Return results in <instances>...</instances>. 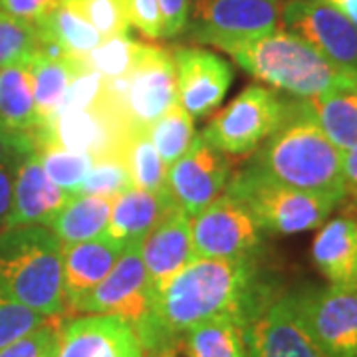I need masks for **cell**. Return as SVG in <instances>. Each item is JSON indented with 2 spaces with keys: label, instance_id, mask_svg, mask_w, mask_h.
Wrapping results in <instances>:
<instances>
[{
  "label": "cell",
  "instance_id": "obj_1",
  "mask_svg": "<svg viewBox=\"0 0 357 357\" xmlns=\"http://www.w3.org/2000/svg\"><path fill=\"white\" fill-rule=\"evenodd\" d=\"M276 290L260 266V258L195 256L153 296L157 356L177 349L178 337L206 319L230 316L246 326Z\"/></svg>",
  "mask_w": 357,
  "mask_h": 357
},
{
  "label": "cell",
  "instance_id": "obj_2",
  "mask_svg": "<svg viewBox=\"0 0 357 357\" xmlns=\"http://www.w3.org/2000/svg\"><path fill=\"white\" fill-rule=\"evenodd\" d=\"M248 163L282 185L345 201L342 151L321 131L304 100H292L284 121Z\"/></svg>",
  "mask_w": 357,
  "mask_h": 357
},
{
  "label": "cell",
  "instance_id": "obj_3",
  "mask_svg": "<svg viewBox=\"0 0 357 357\" xmlns=\"http://www.w3.org/2000/svg\"><path fill=\"white\" fill-rule=\"evenodd\" d=\"M222 52L248 76L296 100L357 89V70L328 60L282 26L266 36L234 44Z\"/></svg>",
  "mask_w": 357,
  "mask_h": 357
},
{
  "label": "cell",
  "instance_id": "obj_4",
  "mask_svg": "<svg viewBox=\"0 0 357 357\" xmlns=\"http://www.w3.org/2000/svg\"><path fill=\"white\" fill-rule=\"evenodd\" d=\"M0 292L44 318L68 314L62 286V244L50 227L0 230Z\"/></svg>",
  "mask_w": 357,
  "mask_h": 357
},
{
  "label": "cell",
  "instance_id": "obj_5",
  "mask_svg": "<svg viewBox=\"0 0 357 357\" xmlns=\"http://www.w3.org/2000/svg\"><path fill=\"white\" fill-rule=\"evenodd\" d=\"M225 192L243 204L264 234L274 236H292L319 229L342 204L333 197L282 185L248 161L238 171H232Z\"/></svg>",
  "mask_w": 357,
  "mask_h": 357
},
{
  "label": "cell",
  "instance_id": "obj_6",
  "mask_svg": "<svg viewBox=\"0 0 357 357\" xmlns=\"http://www.w3.org/2000/svg\"><path fill=\"white\" fill-rule=\"evenodd\" d=\"M103 98L129 129H149L177 103V72L171 50L141 44L139 56L126 76L105 79Z\"/></svg>",
  "mask_w": 357,
  "mask_h": 357
},
{
  "label": "cell",
  "instance_id": "obj_7",
  "mask_svg": "<svg viewBox=\"0 0 357 357\" xmlns=\"http://www.w3.org/2000/svg\"><path fill=\"white\" fill-rule=\"evenodd\" d=\"M74 312L121 318L137 333L145 356H157L153 288L141 260L139 244H129L123 248L109 274L77 304Z\"/></svg>",
  "mask_w": 357,
  "mask_h": 357
},
{
  "label": "cell",
  "instance_id": "obj_8",
  "mask_svg": "<svg viewBox=\"0 0 357 357\" xmlns=\"http://www.w3.org/2000/svg\"><path fill=\"white\" fill-rule=\"evenodd\" d=\"M292 100L264 84H250L201 131L203 139L227 157H250L278 129Z\"/></svg>",
  "mask_w": 357,
  "mask_h": 357
},
{
  "label": "cell",
  "instance_id": "obj_9",
  "mask_svg": "<svg viewBox=\"0 0 357 357\" xmlns=\"http://www.w3.org/2000/svg\"><path fill=\"white\" fill-rule=\"evenodd\" d=\"M284 0H191L183 36L218 52L280 28Z\"/></svg>",
  "mask_w": 357,
  "mask_h": 357
},
{
  "label": "cell",
  "instance_id": "obj_10",
  "mask_svg": "<svg viewBox=\"0 0 357 357\" xmlns=\"http://www.w3.org/2000/svg\"><path fill=\"white\" fill-rule=\"evenodd\" d=\"M312 340L328 357H357V288L310 286L290 292Z\"/></svg>",
  "mask_w": 357,
  "mask_h": 357
},
{
  "label": "cell",
  "instance_id": "obj_11",
  "mask_svg": "<svg viewBox=\"0 0 357 357\" xmlns=\"http://www.w3.org/2000/svg\"><path fill=\"white\" fill-rule=\"evenodd\" d=\"M131 131L102 96L96 103L77 109H62L48 123L30 131L34 141L58 143L70 151L89 155L93 161L119 153L121 143Z\"/></svg>",
  "mask_w": 357,
  "mask_h": 357
},
{
  "label": "cell",
  "instance_id": "obj_12",
  "mask_svg": "<svg viewBox=\"0 0 357 357\" xmlns=\"http://www.w3.org/2000/svg\"><path fill=\"white\" fill-rule=\"evenodd\" d=\"M192 252L203 258H260L264 232L243 204L227 192L191 218Z\"/></svg>",
  "mask_w": 357,
  "mask_h": 357
},
{
  "label": "cell",
  "instance_id": "obj_13",
  "mask_svg": "<svg viewBox=\"0 0 357 357\" xmlns=\"http://www.w3.org/2000/svg\"><path fill=\"white\" fill-rule=\"evenodd\" d=\"M246 357H328L304 328L290 292L268 298L244 326Z\"/></svg>",
  "mask_w": 357,
  "mask_h": 357
},
{
  "label": "cell",
  "instance_id": "obj_14",
  "mask_svg": "<svg viewBox=\"0 0 357 357\" xmlns=\"http://www.w3.org/2000/svg\"><path fill=\"white\" fill-rule=\"evenodd\" d=\"M230 175L232 161L197 133L187 153L167 169V189L192 218L225 192Z\"/></svg>",
  "mask_w": 357,
  "mask_h": 357
},
{
  "label": "cell",
  "instance_id": "obj_15",
  "mask_svg": "<svg viewBox=\"0 0 357 357\" xmlns=\"http://www.w3.org/2000/svg\"><path fill=\"white\" fill-rule=\"evenodd\" d=\"M280 26L335 64L357 70V28L319 0H284Z\"/></svg>",
  "mask_w": 357,
  "mask_h": 357
},
{
  "label": "cell",
  "instance_id": "obj_16",
  "mask_svg": "<svg viewBox=\"0 0 357 357\" xmlns=\"http://www.w3.org/2000/svg\"><path fill=\"white\" fill-rule=\"evenodd\" d=\"M171 56L177 72V103L192 119L217 112L229 93L234 70L220 54L203 46H175Z\"/></svg>",
  "mask_w": 357,
  "mask_h": 357
},
{
  "label": "cell",
  "instance_id": "obj_17",
  "mask_svg": "<svg viewBox=\"0 0 357 357\" xmlns=\"http://www.w3.org/2000/svg\"><path fill=\"white\" fill-rule=\"evenodd\" d=\"M58 357H147L128 321L109 314L64 318L58 337Z\"/></svg>",
  "mask_w": 357,
  "mask_h": 357
},
{
  "label": "cell",
  "instance_id": "obj_18",
  "mask_svg": "<svg viewBox=\"0 0 357 357\" xmlns=\"http://www.w3.org/2000/svg\"><path fill=\"white\" fill-rule=\"evenodd\" d=\"M139 252L155 296L195 258L191 217L177 204L171 206L141 241Z\"/></svg>",
  "mask_w": 357,
  "mask_h": 357
},
{
  "label": "cell",
  "instance_id": "obj_19",
  "mask_svg": "<svg viewBox=\"0 0 357 357\" xmlns=\"http://www.w3.org/2000/svg\"><path fill=\"white\" fill-rule=\"evenodd\" d=\"M72 199L70 192L54 185L50 177L40 165L38 155L28 149L16 167L13 185V206L6 229L26 227V225H42L50 227L52 220Z\"/></svg>",
  "mask_w": 357,
  "mask_h": 357
},
{
  "label": "cell",
  "instance_id": "obj_20",
  "mask_svg": "<svg viewBox=\"0 0 357 357\" xmlns=\"http://www.w3.org/2000/svg\"><path fill=\"white\" fill-rule=\"evenodd\" d=\"M123 248L107 236L62 246V286L68 310L76 306L109 274Z\"/></svg>",
  "mask_w": 357,
  "mask_h": 357
},
{
  "label": "cell",
  "instance_id": "obj_21",
  "mask_svg": "<svg viewBox=\"0 0 357 357\" xmlns=\"http://www.w3.org/2000/svg\"><path fill=\"white\" fill-rule=\"evenodd\" d=\"M171 206H175V201L169 189L159 192L135 187L126 189L114 199L103 236L119 244L121 248H128L129 244H141L147 232Z\"/></svg>",
  "mask_w": 357,
  "mask_h": 357
},
{
  "label": "cell",
  "instance_id": "obj_22",
  "mask_svg": "<svg viewBox=\"0 0 357 357\" xmlns=\"http://www.w3.org/2000/svg\"><path fill=\"white\" fill-rule=\"evenodd\" d=\"M310 255L328 284L357 288V218H328L314 236Z\"/></svg>",
  "mask_w": 357,
  "mask_h": 357
},
{
  "label": "cell",
  "instance_id": "obj_23",
  "mask_svg": "<svg viewBox=\"0 0 357 357\" xmlns=\"http://www.w3.org/2000/svg\"><path fill=\"white\" fill-rule=\"evenodd\" d=\"M34 30L38 50L54 58L84 60L103 40L102 34L64 0L42 16L34 24Z\"/></svg>",
  "mask_w": 357,
  "mask_h": 357
},
{
  "label": "cell",
  "instance_id": "obj_24",
  "mask_svg": "<svg viewBox=\"0 0 357 357\" xmlns=\"http://www.w3.org/2000/svg\"><path fill=\"white\" fill-rule=\"evenodd\" d=\"M30 68L34 79V103H36V119H38L36 128H40L48 123L60 109L70 84L84 68V60L54 58L36 48L30 56Z\"/></svg>",
  "mask_w": 357,
  "mask_h": 357
},
{
  "label": "cell",
  "instance_id": "obj_25",
  "mask_svg": "<svg viewBox=\"0 0 357 357\" xmlns=\"http://www.w3.org/2000/svg\"><path fill=\"white\" fill-rule=\"evenodd\" d=\"M115 197L72 195V199L52 220L50 229L62 246L98 238L105 232Z\"/></svg>",
  "mask_w": 357,
  "mask_h": 357
},
{
  "label": "cell",
  "instance_id": "obj_26",
  "mask_svg": "<svg viewBox=\"0 0 357 357\" xmlns=\"http://www.w3.org/2000/svg\"><path fill=\"white\" fill-rule=\"evenodd\" d=\"M30 56L0 68V119L18 131H32L38 126Z\"/></svg>",
  "mask_w": 357,
  "mask_h": 357
},
{
  "label": "cell",
  "instance_id": "obj_27",
  "mask_svg": "<svg viewBox=\"0 0 357 357\" xmlns=\"http://www.w3.org/2000/svg\"><path fill=\"white\" fill-rule=\"evenodd\" d=\"M185 357H246L244 324L230 316L206 319L178 337Z\"/></svg>",
  "mask_w": 357,
  "mask_h": 357
},
{
  "label": "cell",
  "instance_id": "obj_28",
  "mask_svg": "<svg viewBox=\"0 0 357 357\" xmlns=\"http://www.w3.org/2000/svg\"><path fill=\"white\" fill-rule=\"evenodd\" d=\"M321 131L340 151L357 145V89L304 100Z\"/></svg>",
  "mask_w": 357,
  "mask_h": 357
},
{
  "label": "cell",
  "instance_id": "obj_29",
  "mask_svg": "<svg viewBox=\"0 0 357 357\" xmlns=\"http://www.w3.org/2000/svg\"><path fill=\"white\" fill-rule=\"evenodd\" d=\"M117 157L123 161L131 185L143 191H165L167 167L151 143L147 129H131Z\"/></svg>",
  "mask_w": 357,
  "mask_h": 357
},
{
  "label": "cell",
  "instance_id": "obj_30",
  "mask_svg": "<svg viewBox=\"0 0 357 357\" xmlns=\"http://www.w3.org/2000/svg\"><path fill=\"white\" fill-rule=\"evenodd\" d=\"M147 131L167 169L187 153V149L191 147L192 139L197 135L195 119L178 103L169 107Z\"/></svg>",
  "mask_w": 357,
  "mask_h": 357
},
{
  "label": "cell",
  "instance_id": "obj_31",
  "mask_svg": "<svg viewBox=\"0 0 357 357\" xmlns=\"http://www.w3.org/2000/svg\"><path fill=\"white\" fill-rule=\"evenodd\" d=\"M34 153L38 155L40 165L52 183L70 195H77L89 167L93 163L89 155L70 151L50 141H34Z\"/></svg>",
  "mask_w": 357,
  "mask_h": 357
},
{
  "label": "cell",
  "instance_id": "obj_32",
  "mask_svg": "<svg viewBox=\"0 0 357 357\" xmlns=\"http://www.w3.org/2000/svg\"><path fill=\"white\" fill-rule=\"evenodd\" d=\"M139 40L129 34H117L103 38L93 50L84 58V64L89 70L98 72L103 79H115L128 74L133 68L141 50Z\"/></svg>",
  "mask_w": 357,
  "mask_h": 357
},
{
  "label": "cell",
  "instance_id": "obj_33",
  "mask_svg": "<svg viewBox=\"0 0 357 357\" xmlns=\"http://www.w3.org/2000/svg\"><path fill=\"white\" fill-rule=\"evenodd\" d=\"M64 2L74 6L102 34V38L129 34L131 30L123 8V0H64Z\"/></svg>",
  "mask_w": 357,
  "mask_h": 357
},
{
  "label": "cell",
  "instance_id": "obj_34",
  "mask_svg": "<svg viewBox=\"0 0 357 357\" xmlns=\"http://www.w3.org/2000/svg\"><path fill=\"white\" fill-rule=\"evenodd\" d=\"M131 187L133 185H131V178H129L123 161L117 155H112V157L96 159L91 163L77 195H109V197H117L119 192L131 189Z\"/></svg>",
  "mask_w": 357,
  "mask_h": 357
},
{
  "label": "cell",
  "instance_id": "obj_35",
  "mask_svg": "<svg viewBox=\"0 0 357 357\" xmlns=\"http://www.w3.org/2000/svg\"><path fill=\"white\" fill-rule=\"evenodd\" d=\"M38 48L34 26L20 22L0 10V68L20 60Z\"/></svg>",
  "mask_w": 357,
  "mask_h": 357
},
{
  "label": "cell",
  "instance_id": "obj_36",
  "mask_svg": "<svg viewBox=\"0 0 357 357\" xmlns=\"http://www.w3.org/2000/svg\"><path fill=\"white\" fill-rule=\"evenodd\" d=\"M68 316L48 318L32 332L20 335L4 347H0V357H44V354L58 342L62 319Z\"/></svg>",
  "mask_w": 357,
  "mask_h": 357
},
{
  "label": "cell",
  "instance_id": "obj_37",
  "mask_svg": "<svg viewBox=\"0 0 357 357\" xmlns=\"http://www.w3.org/2000/svg\"><path fill=\"white\" fill-rule=\"evenodd\" d=\"M46 319L48 318L40 316L38 312L14 302L13 298L0 292V347L18 340L24 333L32 332Z\"/></svg>",
  "mask_w": 357,
  "mask_h": 357
},
{
  "label": "cell",
  "instance_id": "obj_38",
  "mask_svg": "<svg viewBox=\"0 0 357 357\" xmlns=\"http://www.w3.org/2000/svg\"><path fill=\"white\" fill-rule=\"evenodd\" d=\"M129 26H133L143 38H165L163 14L157 0H123Z\"/></svg>",
  "mask_w": 357,
  "mask_h": 357
},
{
  "label": "cell",
  "instance_id": "obj_39",
  "mask_svg": "<svg viewBox=\"0 0 357 357\" xmlns=\"http://www.w3.org/2000/svg\"><path fill=\"white\" fill-rule=\"evenodd\" d=\"M58 4L60 0H0V10L20 22L34 26Z\"/></svg>",
  "mask_w": 357,
  "mask_h": 357
},
{
  "label": "cell",
  "instance_id": "obj_40",
  "mask_svg": "<svg viewBox=\"0 0 357 357\" xmlns=\"http://www.w3.org/2000/svg\"><path fill=\"white\" fill-rule=\"evenodd\" d=\"M163 14V26H165V38H178L183 36L187 22H189V10L191 0H157Z\"/></svg>",
  "mask_w": 357,
  "mask_h": 357
},
{
  "label": "cell",
  "instance_id": "obj_41",
  "mask_svg": "<svg viewBox=\"0 0 357 357\" xmlns=\"http://www.w3.org/2000/svg\"><path fill=\"white\" fill-rule=\"evenodd\" d=\"M32 149V147H30ZM28 151V149H26ZM10 155L8 159L0 161V230L6 229V222H8V215H10V206H13V185H14V173H16V167L20 157L26 153Z\"/></svg>",
  "mask_w": 357,
  "mask_h": 357
},
{
  "label": "cell",
  "instance_id": "obj_42",
  "mask_svg": "<svg viewBox=\"0 0 357 357\" xmlns=\"http://www.w3.org/2000/svg\"><path fill=\"white\" fill-rule=\"evenodd\" d=\"M34 145L30 131H18L13 129L10 126H6L0 119V161L8 159L10 155L26 151Z\"/></svg>",
  "mask_w": 357,
  "mask_h": 357
},
{
  "label": "cell",
  "instance_id": "obj_43",
  "mask_svg": "<svg viewBox=\"0 0 357 357\" xmlns=\"http://www.w3.org/2000/svg\"><path fill=\"white\" fill-rule=\"evenodd\" d=\"M342 183L345 201L357 203V145L342 151Z\"/></svg>",
  "mask_w": 357,
  "mask_h": 357
},
{
  "label": "cell",
  "instance_id": "obj_44",
  "mask_svg": "<svg viewBox=\"0 0 357 357\" xmlns=\"http://www.w3.org/2000/svg\"><path fill=\"white\" fill-rule=\"evenodd\" d=\"M319 2H326L335 10H340L357 28V0H319Z\"/></svg>",
  "mask_w": 357,
  "mask_h": 357
},
{
  "label": "cell",
  "instance_id": "obj_45",
  "mask_svg": "<svg viewBox=\"0 0 357 357\" xmlns=\"http://www.w3.org/2000/svg\"><path fill=\"white\" fill-rule=\"evenodd\" d=\"M58 337H60V335H58ZM44 357H58V342L52 345L50 349H48V351L44 354Z\"/></svg>",
  "mask_w": 357,
  "mask_h": 357
},
{
  "label": "cell",
  "instance_id": "obj_46",
  "mask_svg": "<svg viewBox=\"0 0 357 357\" xmlns=\"http://www.w3.org/2000/svg\"><path fill=\"white\" fill-rule=\"evenodd\" d=\"M157 357H177V349H165V351H161Z\"/></svg>",
  "mask_w": 357,
  "mask_h": 357
}]
</instances>
